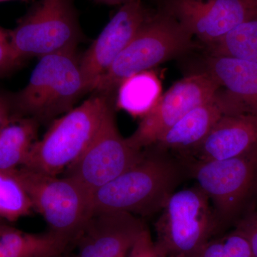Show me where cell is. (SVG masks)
Masks as SVG:
<instances>
[{
	"instance_id": "obj_21",
	"label": "cell",
	"mask_w": 257,
	"mask_h": 257,
	"mask_svg": "<svg viewBox=\"0 0 257 257\" xmlns=\"http://www.w3.org/2000/svg\"><path fill=\"white\" fill-rule=\"evenodd\" d=\"M195 257H254L244 234L234 231L208 241Z\"/></svg>"
},
{
	"instance_id": "obj_3",
	"label": "cell",
	"mask_w": 257,
	"mask_h": 257,
	"mask_svg": "<svg viewBox=\"0 0 257 257\" xmlns=\"http://www.w3.org/2000/svg\"><path fill=\"white\" fill-rule=\"evenodd\" d=\"M193 37L173 17L160 10L151 13L94 89L109 97L123 81L184 55L194 47Z\"/></svg>"
},
{
	"instance_id": "obj_22",
	"label": "cell",
	"mask_w": 257,
	"mask_h": 257,
	"mask_svg": "<svg viewBox=\"0 0 257 257\" xmlns=\"http://www.w3.org/2000/svg\"><path fill=\"white\" fill-rule=\"evenodd\" d=\"M23 62L13 48L9 30L0 27V78L14 72Z\"/></svg>"
},
{
	"instance_id": "obj_1",
	"label": "cell",
	"mask_w": 257,
	"mask_h": 257,
	"mask_svg": "<svg viewBox=\"0 0 257 257\" xmlns=\"http://www.w3.org/2000/svg\"><path fill=\"white\" fill-rule=\"evenodd\" d=\"M177 161L156 148L92 197V214L126 212L137 216L160 212L183 174Z\"/></svg>"
},
{
	"instance_id": "obj_24",
	"label": "cell",
	"mask_w": 257,
	"mask_h": 257,
	"mask_svg": "<svg viewBox=\"0 0 257 257\" xmlns=\"http://www.w3.org/2000/svg\"><path fill=\"white\" fill-rule=\"evenodd\" d=\"M236 228L246 236L251 246L253 256L257 257V212L241 219Z\"/></svg>"
},
{
	"instance_id": "obj_18",
	"label": "cell",
	"mask_w": 257,
	"mask_h": 257,
	"mask_svg": "<svg viewBox=\"0 0 257 257\" xmlns=\"http://www.w3.org/2000/svg\"><path fill=\"white\" fill-rule=\"evenodd\" d=\"M116 106L133 116L143 118L161 97L162 86L156 74L145 71L134 74L120 84Z\"/></svg>"
},
{
	"instance_id": "obj_27",
	"label": "cell",
	"mask_w": 257,
	"mask_h": 257,
	"mask_svg": "<svg viewBox=\"0 0 257 257\" xmlns=\"http://www.w3.org/2000/svg\"><path fill=\"white\" fill-rule=\"evenodd\" d=\"M251 3V4L257 9V0H248Z\"/></svg>"
},
{
	"instance_id": "obj_7",
	"label": "cell",
	"mask_w": 257,
	"mask_h": 257,
	"mask_svg": "<svg viewBox=\"0 0 257 257\" xmlns=\"http://www.w3.org/2000/svg\"><path fill=\"white\" fill-rule=\"evenodd\" d=\"M15 172L34 211L43 217L50 231L75 242L92 215V197L67 176L59 177L24 167Z\"/></svg>"
},
{
	"instance_id": "obj_25",
	"label": "cell",
	"mask_w": 257,
	"mask_h": 257,
	"mask_svg": "<svg viewBox=\"0 0 257 257\" xmlns=\"http://www.w3.org/2000/svg\"><path fill=\"white\" fill-rule=\"evenodd\" d=\"M15 115L8 94L0 92V130Z\"/></svg>"
},
{
	"instance_id": "obj_19",
	"label": "cell",
	"mask_w": 257,
	"mask_h": 257,
	"mask_svg": "<svg viewBox=\"0 0 257 257\" xmlns=\"http://www.w3.org/2000/svg\"><path fill=\"white\" fill-rule=\"evenodd\" d=\"M209 47L211 55L224 56L257 63V15L245 20Z\"/></svg>"
},
{
	"instance_id": "obj_5",
	"label": "cell",
	"mask_w": 257,
	"mask_h": 257,
	"mask_svg": "<svg viewBox=\"0 0 257 257\" xmlns=\"http://www.w3.org/2000/svg\"><path fill=\"white\" fill-rule=\"evenodd\" d=\"M207 196L198 186L175 191L155 223L162 257H195L223 227Z\"/></svg>"
},
{
	"instance_id": "obj_16",
	"label": "cell",
	"mask_w": 257,
	"mask_h": 257,
	"mask_svg": "<svg viewBox=\"0 0 257 257\" xmlns=\"http://www.w3.org/2000/svg\"><path fill=\"white\" fill-rule=\"evenodd\" d=\"M204 71L225 88V94L239 112L257 116L256 62L210 55Z\"/></svg>"
},
{
	"instance_id": "obj_6",
	"label": "cell",
	"mask_w": 257,
	"mask_h": 257,
	"mask_svg": "<svg viewBox=\"0 0 257 257\" xmlns=\"http://www.w3.org/2000/svg\"><path fill=\"white\" fill-rule=\"evenodd\" d=\"M10 40L23 61L76 50L82 37L74 0H38L19 19Z\"/></svg>"
},
{
	"instance_id": "obj_11",
	"label": "cell",
	"mask_w": 257,
	"mask_h": 257,
	"mask_svg": "<svg viewBox=\"0 0 257 257\" xmlns=\"http://www.w3.org/2000/svg\"><path fill=\"white\" fill-rule=\"evenodd\" d=\"M160 10L209 46L257 15L248 0H162Z\"/></svg>"
},
{
	"instance_id": "obj_29",
	"label": "cell",
	"mask_w": 257,
	"mask_h": 257,
	"mask_svg": "<svg viewBox=\"0 0 257 257\" xmlns=\"http://www.w3.org/2000/svg\"><path fill=\"white\" fill-rule=\"evenodd\" d=\"M1 223H3V221L0 220V224H1Z\"/></svg>"
},
{
	"instance_id": "obj_12",
	"label": "cell",
	"mask_w": 257,
	"mask_h": 257,
	"mask_svg": "<svg viewBox=\"0 0 257 257\" xmlns=\"http://www.w3.org/2000/svg\"><path fill=\"white\" fill-rule=\"evenodd\" d=\"M152 13L142 0L121 5L97 38L79 58L87 93L95 89L118 56L127 46Z\"/></svg>"
},
{
	"instance_id": "obj_2",
	"label": "cell",
	"mask_w": 257,
	"mask_h": 257,
	"mask_svg": "<svg viewBox=\"0 0 257 257\" xmlns=\"http://www.w3.org/2000/svg\"><path fill=\"white\" fill-rule=\"evenodd\" d=\"M87 93L76 50L39 59L30 80L21 90L8 94L15 114L51 123L73 109Z\"/></svg>"
},
{
	"instance_id": "obj_26",
	"label": "cell",
	"mask_w": 257,
	"mask_h": 257,
	"mask_svg": "<svg viewBox=\"0 0 257 257\" xmlns=\"http://www.w3.org/2000/svg\"><path fill=\"white\" fill-rule=\"evenodd\" d=\"M92 1L100 3V4L111 5V6L112 5H119V6H121V5L130 2V0H92Z\"/></svg>"
},
{
	"instance_id": "obj_8",
	"label": "cell",
	"mask_w": 257,
	"mask_h": 257,
	"mask_svg": "<svg viewBox=\"0 0 257 257\" xmlns=\"http://www.w3.org/2000/svg\"><path fill=\"white\" fill-rule=\"evenodd\" d=\"M187 166L221 226L236 220L257 185V151L229 160H193Z\"/></svg>"
},
{
	"instance_id": "obj_9",
	"label": "cell",
	"mask_w": 257,
	"mask_h": 257,
	"mask_svg": "<svg viewBox=\"0 0 257 257\" xmlns=\"http://www.w3.org/2000/svg\"><path fill=\"white\" fill-rule=\"evenodd\" d=\"M145 152L121 136L110 104L92 141L64 176L75 180L92 197L98 189L140 162Z\"/></svg>"
},
{
	"instance_id": "obj_10",
	"label": "cell",
	"mask_w": 257,
	"mask_h": 257,
	"mask_svg": "<svg viewBox=\"0 0 257 257\" xmlns=\"http://www.w3.org/2000/svg\"><path fill=\"white\" fill-rule=\"evenodd\" d=\"M220 88L205 71L180 79L161 96L156 105L142 118L133 135L126 138V141L137 150L153 146L189 111L217 97Z\"/></svg>"
},
{
	"instance_id": "obj_14",
	"label": "cell",
	"mask_w": 257,
	"mask_h": 257,
	"mask_svg": "<svg viewBox=\"0 0 257 257\" xmlns=\"http://www.w3.org/2000/svg\"><path fill=\"white\" fill-rule=\"evenodd\" d=\"M257 151V116L224 114L202 143L192 152L194 161L229 160Z\"/></svg>"
},
{
	"instance_id": "obj_30",
	"label": "cell",
	"mask_w": 257,
	"mask_h": 257,
	"mask_svg": "<svg viewBox=\"0 0 257 257\" xmlns=\"http://www.w3.org/2000/svg\"><path fill=\"white\" fill-rule=\"evenodd\" d=\"M56 257H63V256H62V255H61V256H56Z\"/></svg>"
},
{
	"instance_id": "obj_23",
	"label": "cell",
	"mask_w": 257,
	"mask_h": 257,
	"mask_svg": "<svg viewBox=\"0 0 257 257\" xmlns=\"http://www.w3.org/2000/svg\"><path fill=\"white\" fill-rule=\"evenodd\" d=\"M126 257H162L155 246L150 231L145 228L139 235Z\"/></svg>"
},
{
	"instance_id": "obj_17",
	"label": "cell",
	"mask_w": 257,
	"mask_h": 257,
	"mask_svg": "<svg viewBox=\"0 0 257 257\" xmlns=\"http://www.w3.org/2000/svg\"><path fill=\"white\" fill-rule=\"evenodd\" d=\"M40 123L15 115L0 130V169L13 171L23 167L37 141Z\"/></svg>"
},
{
	"instance_id": "obj_4",
	"label": "cell",
	"mask_w": 257,
	"mask_h": 257,
	"mask_svg": "<svg viewBox=\"0 0 257 257\" xmlns=\"http://www.w3.org/2000/svg\"><path fill=\"white\" fill-rule=\"evenodd\" d=\"M110 104L108 96L95 94L54 120L23 167L54 176L65 172L92 141Z\"/></svg>"
},
{
	"instance_id": "obj_20",
	"label": "cell",
	"mask_w": 257,
	"mask_h": 257,
	"mask_svg": "<svg viewBox=\"0 0 257 257\" xmlns=\"http://www.w3.org/2000/svg\"><path fill=\"white\" fill-rule=\"evenodd\" d=\"M32 211L31 200L15 170L0 169V220L14 222Z\"/></svg>"
},
{
	"instance_id": "obj_13",
	"label": "cell",
	"mask_w": 257,
	"mask_h": 257,
	"mask_svg": "<svg viewBox=\"0 0 257 257\" xmlns=\"http://www.w3.org/2000/svg\"><path fill=\"white\" fill-rule=\"evenodd\" d=\"M145 228L140 218L128 213H92L75 241L73 257H126Z\"/></svg>"
},
{
	"instance_id": "obj_15",
	"label": "cell",
	"mask_w": 257,
	"mask_h": 257,
	"mask_svg": "<svg viewBox=\"0 0 257 257\" xmlns=\"http://www.w3.org/2000/svg\"><path fill=\"white\" fill-rule=\"evenodd\" d=\"M229 113L237 112L226 94L197 106L167 130L152 147L162 151L192 152L210 133L216 123Z\"/></svg>"
},
{
	"instance_id": "obj_28",
	"label": "cell",
	"mask_w": 257,
	"mask_h": 257,
	"mask_svg": "<svg viewBox=\"0 0 257 257\" xmlns=\"http://www.w3.org/2000/svg\"><path fill=\"white\" fill-rule=\"evenodd\" d=\"M10 1V0H0V3L2 2ZM20 1L27 2V3H30V2H35V0H20Z\"/></svg>"
}]
</instances>
